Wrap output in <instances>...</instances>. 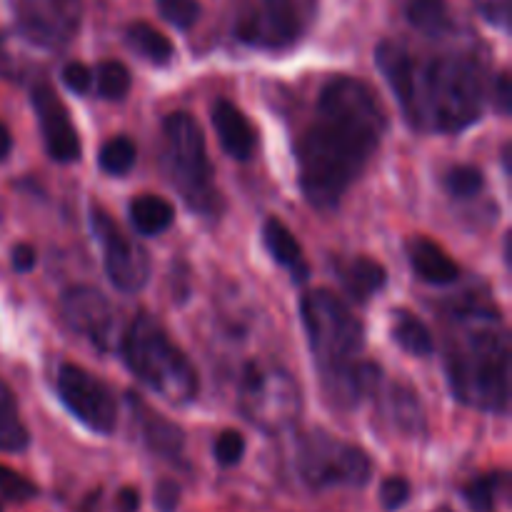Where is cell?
Listing matches in <instances>:
<instances>
[{"label":"cell","instance_id":"obj_41","mask_svg":"<svg viewBox=\"0 0 512 512\" xmlns=\"http://www.w3.org/2000/svg\"><path fill=\"white\" fill-rule=\"evenodd\" d=\"M0 512H3V510H0Z\"/></svg>","mask_w":512,"mask_h":512},{"label":"cell","instance_id":"obj_9","mask_svg":"<svg viewBox=\"0 0 512 512\" xmlns=\"http://www.w3.org/2000/svg\"><path fill=\"white\" fill-rule=\"evenodd\" d=\"M313 15V0H253L235 20V35L263 50H283L298 43Z\"/></svg>","mask_w":512,"mask_h":512},{"label":"cell","instance_id":"obj_36","mask_svg":"<svg viewBox=\"0 0 512 512\" xmlns=\"http://www.w3.org/2000/svg\"><path fill=\"white\" fill-rule=\"evenodd\" d=\"M480 13L488 23L498 25V28H508L510 25V0H485L480 3Z\"/></svg>","mask_w":512,"mask_h":512},{"label":"cell","instance_id":"obj_1","mask_svg":"<svg viewBox=\"0 0 512 512\" xmlns=\"http://www.w3.org/2000/svg\"><path fill=\"white\" fill-rule=\"evenodd\" d=\"M388 130L378 93L365 80L335 75L320 90L308 125L295 140V163L305 200L335 210L365 173Z\"/></svg>","mask_w":512,"mask_h":512},{"label":"cell","instance_id":"obj_33","mask_svg":"<svg viewBox=\"0 0 512 512\" xmlns=\"http://www.w3.org/2000/svg\"><path fill=\"white\" fill-rule=\"evenodd\" d=\"M413 495V488H410L408 478L403 475H393V478H385L383 485H380V503L388 512H395L403 508L405 503Z\"/></svg>","mask_w":512,"mask_h":512},{"label":"cell","instance_id":"obj_29","mask_svg":"<svg viewBox=\"0 0 512 512\" xmlns=\"http://www.w3.org/2000/svg\"><path fill=\"white\" fill-rule=\"evenodd\" d=\"M485 188L483 170L475 165H455L445 175V190L458 200H473Z\"/></svg>","mask_w":512,"mask_h":512},{"label":"cell","instance_id":"obj_23","mask_svg":"<svg viewBox=\"0 0 512 512\" xmlns=\"http://www.w3.org/2000/svg\"><path fill=\"white\" fill-rule=\"evenodd\" d=\"M175 210L160 195H138L130 203V223L140 235H160L173 225Z\"/></svg>","mask_w":512,"mask_h":512},{"label":"cell","instance_id":"obj_16","mask_svg":"<svg viewBox=\"0 0 512 512\" xmlns=\"http://www.w3.org/2000/svg\"><path fill=\"white\" fill-rule=\"evenodd\" d=\"M408 260L415 275L430 285H450L460 278V265L435 240L423 235L408 240Z\"/></svg>","mask_w":512,"mask_h":512},{"label":"cell","instance_id":"obj_20","mask_svg":"<svg viewBox=\"0 0 512 512\" xmlns=\"http://www.w3.org/2000/svg\"><path fill=\"white\" fill-rule=\"evenodd\" d=\"M390 338L398 343L400 350H405L413 358H428L435 350V340L428 325L415 313H408V310H395Z\"/></svg>","mask_w":512,"mask_h":512},{"label":"cell","instance_id":"obj_19","mask_svg":"<svg viewBox=\"0 0 512 512\" xmlns=\"http://www.w3.org/2000/svg\"><path fill=\"white\" fill-rule=\"evenodd\" d=\"M340 283H343L345 293L355 300V303H368L378 290H383L388 273H385L383 265L373 258H350L345 263L338 265Z\"/></svg>","mask_w":512,"mask_h":512},{"label":"cell","instance_id":"obj_10","mask_svg":"<svg viewBox=\"0 0 512 512\" xmlns=\"http://www.w3.org/2000/svg\"><path fill=\"white\" fill-rule=\"evenodd\" d=\"M55 385H58V395L65 408L85 428L98 435L113 433L118 425V405H115L113 390L98 375L88 373L80 365L65 363L60 365Z\"/></svg>","mask_w":512,"mask_h":512},{"label":"cell","instance_id":"obj_11","mask_svg":"<svg viewBox=\"0 0 512 512\" xmlns=\"http://www.w3.org/2000/svg\"><path fill=\"white\" fill-rule=\"evenodd\" d=\"M90 228L103 248V263L110 283L123 293H135L143 288L150 278V258L143 245L128 238L120 225L98 205L90 210Z\"/></svg>","mask_w":512,"mask_h":512},{"label":"cell","instance_id":"obj_6","mask_svg":"<svg viewBox=\"0 0 512 512\" xmlns=\"http://www.w3.org/2000/svg\"><path fill=\"white\" fill-rule=\"evenodd\" d=\"M163 163L170 183L190 208L203 215H218L220 195L215 190L205 135L190 113H170L165 118Z\"/></svg>","mask_w":512,"mask_h":512},{"label":"cell","instance_id":"obj_27","mask_svg":"<svg viewBox=\"0 0 512 512\" xmlns=\"http://www.w3.org/2000/svg\"><path fill=\"white\" fill-rule=\"evenodd\" d=\"M100 168L108 175H125L133 170L135 160H138V148L130 138L118 135V138H110L108 143L100 148Z\"/></svg>","mask_w":512,"mask_h":512},{"label":"cell","instance_id":"obj_4","mask_svg":"<svg viewBox=\"0 0 512 512\" xmlns=\"http://www.w3.org/2000/svg\"><path fill=\"white\" fill-rule=\"evenodd\" d=\"M305 333L325 395L338 408H355L378 385L380 368L363 360L365 330L345 300L313 290L300 303Z\"/></svg>","mask_w":512,"mask_h":512},{"label":"cell","instance_id":"obj_13","mask_svg":"<svg viewBox=\"0 0 512 512\" xmlns=\"http://www.w3.org/2000/svg\"><path fill=\"white\" fill-rule=\"evenodd\" d=\"M35 113H38L40 130H43L45 150L55 163H75L80 160V138L75 125L70 123L68 108L58 98L48 83H38L30 93Z\"/></svg>","mask_w":512,"mask_h":512},{"label":"cell","instance_id":"obj_24","mask_svg":"<svg viewBox=\"0 0 512 512\" xmlns=\"http://www.w3.org/2000/svg\"><path fill=\"white\" fill-rule=\"evenodd\" d=\"M125 43L130 50L153 65H165L173 60V43L148 23H133L125 30Z\"/></svg>","mask_w":512,"mask_h":512},{"label":"cell","instance_id":"obj_8","mask_svg":"<svg viewBox=\"0 0 512 512\" xmlns=\"http://www.w3.org/2000/svg\"><path fill=\"white\" fill-rule=\"evenodd\" d=\"M240 408L260 428H285L300 408L295 380L275 365L248 363L240 378Z\"/></svg>","mask_w":512,"mask_h":512},{"label":"cell","instance_id":"obj_17","mask_svg":"<svg viewBox=\"0 0 512 512\" xmlns=\"http://www.w3.org/2000/svg\"><path fill=\"white\" fill-rule=\"evenodd\" d=\"M135 410L140 415V433H143L145 445L153 455L168 460V463H183V450H185V435L183 430L168 418H163L155 410H148L138 398H133Z\"/></svg>","mask_w":512,"mask_h":512},{"label":"cell","instance_id":"obj_14","mask_svg":"<svg viewBox=\"0 0 512 512\" xmlns=\"http://www.w3.org/2000/svg\"><path fill=\"white\" fill-rule=\"evenodd\" d=\"M63 318L75 333L93 340L100 350H108L113 330V308L100 290L90 285H73L63 295Z\"/></svg>","mask_w":512,"mask_h":512},{"label":"cell","instance_id":"obj_30","mask_svg":"<svg viewBox=\"0 0 512 512\" xmlns=\"http://www.w3.org/2000/svg\"><path fill=\"white\" fill-rule=\"evenodd\" d=\"M0 495L10 503H28V500L38 498V485L25 475L0 465Z\"/></svg>","mask_w":512,"mask_h":512},{"label":"cell","instance_id":"obj_22","mask_svg":"<svg viewBox=\"0 0 512 512\" xmlns=\"http://www.w3.org/2000/svg\"><path fill=\"white\" fill-rule=\"evenodd\" d=\"M510 493V475L505 470L485 473L480 478L470 480L463 488L465 503L473 512H498L500 503L508 500Z\"/></svg>","mask_w":512,"mask_h":512},{"label":"cell","instance_id":"obj_18","mask_svg":"<svg viewBox=\"0 0 512 512\" xmlns=\"http://www.w3.org/2000/svg\"><path fill=\"white\" fill-rule=\"evenodd\" d=\"M263 240L270 258H273L280 268L288 270L298 283H303V280L308 278L310 268H308V260H305L303 255V248H300L298 238L290 233V228L283 223V220L270 215L263 225Z\"/></svg>","mask_w":512,"mask_h":512},{"label":"cell","instance_id":"obj_39","mask_svg":"<svg viewBox=\"0 0 512 512\" xmlns=\"http://www.w3.org/2000/svg\"><path fill=\"white\" fill-rule=\"evenodd\" d=\"M115 510L118 512H138L140 510V493L138 488H120L115 495Z\"/></svg>","mask_w":512,"mask_h":512},{"label":"cell","instance_id":"obj_34","mask_svg":"<svg viewBox=\"0 0 512 512\" xmlns=\"http://www.w3.org/2000/svg\"><path fill=\"white\" fill-rule=\"evenodd\" d=\"M63 83L65 88L73 90V93L85 95L90 90V85H93V70H90L88 65L73 60V63H68L63 68Z\"/></svg>","mask_w":512,"mask_h":512},{"label":"cell","instance_id":"obj_28","mask_svg":"<svg viewBox=\"0 0 512 512\" xmlns=\"http://www.w3.org/2000/svg\"><path fill=\"white\" fill-rule=\"evenodd\" d=\"M95 88L105 100H123L130 90V70L118 60H105L95 70Z\"/></svg>","mask_w":512,"mask_h":512},{"label":"cell","instance_id":"obj_2","mask_svg":"<svg viewBox=\"0 0 512 512\" xmlns=\"http://www.w3.org/2000/svg\"><path fill=\"white\" fill-rule=\"evenodd\" d=\"M375 63L413 128L460 133L478 123L488 95V65L473 48L418 55L400 40H385Z\"/></svg>","mask_w":512,"mask_h":512},{"label":"cell","instance_id":"obj_26","mask_svg":"<svg viewBox=\"0 0 512 512\" xmlns=\"http://www.w3.org/2000/svg\"><path fill=\"white\" fill-rule=\"evenodd\" d=\"M390 413H393L398 428H403L405 433L415 435L420 430H425V418L418 398H415V390L395 385L393 393H390Z\"/></svg>","mask_w":512,"mask_h":512},{"label":"cell","instance_id":"obj_15","mask_svg":"<svg viewBox=\"0 0 512 512\" xmlns=\"http://www.w3.org/2000/svg\"><path fill=\"white\" fill-rule=\"evenodd\" d=\"M210 120H213L220 145L230 158L248 160L253 155L255 130L238 105H233L230 100H218L210 110Z\"/></svg>","mask_w":512,"mask_h":512},{"label":"cell","instance_id":"obj_40","mask_svg":"<svg viewBox=\"0 0 512 512\" xmlns=\"http://www.w3.org/2000/svg\"><path fill=\"white\" fill-rule=\"evenodd\" d=\"M10 148H13V138H10V130L0 123V160L8 158Z\"/></svg>","mask_w":512,"mask_h":512},{"label":"cell","instance_id":"obj_21","mask_svg":"<svg viewBox=\"0 0 512 512\" xmlns=\"http://www.w3.org/2000/svg\"><path fill=\"white\" fill-rule=\"evenodd\" d=\"M405 18L418 33L428 38H448L455 30L453 15L445 0H408Z\"/></svg>","mask_w":512,"mask_h":512},{"label":"cell","instance_id":"obj_38","mask_svg":"<svg viewBox=\"0 0 512 512\" xmlns=\"http://www.w3.org/2000/svg\"><path fill=\"white\" fill-rule=\"evenodd\" d=\"M10 260H13V268L18 270V273H28V270H33L35 263H38V258H35V248L28 243L15 245Z\"/></svg>","mask_w":512,"mask_h":512},{"label":"cell","instance_id":"obj_3","mask_svg":"<svg viewBox=\"0 0 512 512\" xmlns=\"http://www.w3.org/2000/svg\"><path fill=\"white\" fill-rule=\"evenodd\" d=\"M445 370L460 403L485 413H508L510 335L495 310L473 300L450 313Z\"/></svg>","mask_w":512,"mask_h":512},{"label":"cell","instance_id":"obj_25","mask_svg":"<svg viewBox=\"0 0 512 512\" xmlns=\"http://www.w3.org/2000/svg\"><path fill=\"white\" fill-rule=\"evenodd\" d=\"M28 443L30 435L18 415L13 390L0 380V453H23Z\"/></svg>","mask_w":512,"mask_h":512},{"label":"cell","instance_id":"obj_7","mask_svg":"<svg viewBox=\"0 0 512 512\" xmlns=\"http://www.w3.org/2000/svg\"><path fill=\"white\" fill-rule=\"evenodd\" d=\"M295 465L310 490L363 488L373 475V463L363 448L323 430H313L298 440Z\"/></svg>","mask_w":512,"mask_h":512},{"label":"cell","instance_id":"obj_37","mask_svg":"<svg viewBox=\"0 0 512 512\" xmlns=\"http://www.w3.org/2000/svg\"><path fill=\"white\" fill-rule=\"evenodd\" d=\"M490 90H493V103L498 105V110L503 115H510L512 108V83L508 73H500L498 78L490 83Z\"/></svg>","mask_w":512,"mask_h":512},{"label":"cell","instance_id":"obj_12","mask_svg":"<svg viewBox=\"0 0 512 512\" xmlns=\"http://www.w3.org/2000/svg\"><path fill=\"white\" fill-rule=\"evenodd\" d=\"M18 30L30 45L60 50L75 38L83 20L80 0H15Z\"/></svg>","mask_w":512,"mask_h":512},{"label":"cell","instance_id":"obj_31","mask_svg":"<svg viewBox=\"0 0 512 512\" xmlns=\"http://www.w3.org/2000/svg\"><path fill=\"white\" fill-rule=\"evenodd\" d=\"M155 3H158L160 15L180 30L193 28L200 18L198 0H155Z\"/></svg>","mask_w":512,"mask_h":512},{"label":"cell","instance_id":"obj_5","mask_svg":"<svg viewBox=\"0 0 512 512\" xmlns=\"http://www.w3.org/2000/svg\"><path fill=\"white\" fill-rule=\"evenodd\" d=\"M120 353L133 375L168 403L188 405L198 395V373L193 363L153 315L140 313L128 325Z\"/></svg>","mask_w":512,"mask_h":512},{"label":"cell","instance_id":"obj_32","mask_svg":"<svg viewBox=\"0 0 512 512\" xmlns=\"http://www.w3.org/2000/svg\"><path fill=\"white\" fill-rule=\"evenodd\" d=\"M215 460H218L223 468H233V465H238L240 460H243L245 455V438L240 433H235V430H225V433L218 435V440H215Z\"/></svg>","mask_w":512,"mask_h":512},{"label":"cell","instance_id":"obj_35","mask_svg":"<svg viewBox=\"0 0 512 512\" xmlns=\"http://www.w3.org/2000/svg\"><path fill=\"white\" fill-rule=\"evenodd\" d=\"M153 503L158 512H175V508L180 505V485L175 480H160L155 485V493H153Z\"/></svg>","mask_w":512,"mask_h":512}]
</instances>
